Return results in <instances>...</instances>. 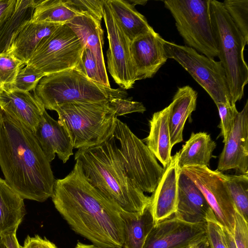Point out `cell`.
Instances as JSON below:
<instances>
[{
    "mask_svg": "<svg viewBox=\"0 0 248 248\" xmlns=\"http://www.w3.org/2000/svg\"><path fill=\"white\" fill-rule=\"evenodd\" d=\"M51 198L75 232L100 247L122 248V209L89 182L78 162L66 176L55 180Z\"/></svg>",
    "mask_w": 248,
    "mask_h": 248,
    "instance_id": "cell-1",
    "label": "cell"
},
{
    "mask_svg": "<svg viewBox=\"0 0 248 248\" xmlns=\"http://www.w3.org/2000/svg\"><path fill=\"white\" fill-rule=\"evenodd\" d=\"M0 167L5 180L24 199L44 202L55 179L34 133L0 111Z\"/></svg>",
    "mask_w": 248,
    "mask_h": 248,
    "instance_id": "cell-2",
    "label": "cell"
},
{
    "mask_svg": "<svg viewBox=\"0 0 248 248\" xmlns=\"http://www.w3.org/2000/svg\"><path fill=\"white\" fill-rule=\"evenodd\" d=\"M75 159L89 182L123 210L140 212L150 204V197L128 177L111 134L99 145L78 149Z\"/></svg>",
    "mask_w": 248,
    "mask_h": 248,
    "instance_id": "cell-3",
    "label": "cell"
},
{
    "mask_svg": "<svg viewBox=\"0 0 248 248\" xmlns=\"http://www.w3.org/2000/svg\"><path fill=\"white\" fill-rule=\"evenodd\" d=\"M33 94L46 109L50 110L66 104L93 103L126 96L124 91L92 80L76 67L43 77Z\"/></svg>",
    "mask_w": 248,
    "mask_h": 248,
    "instance_id": "cell-4",
    "label": "cell"
},
{
    "mask_svg": "<svg viewBox=\"0 0 248 248\" xmlns=\"http://www.w3.org/2000/svg\"><path fill=\"white\" fill-rule=\"evenodd\" d=\"M210 15L219 62L224 69L231 104L240 100L248 82L244 51L248 45L222 2L210 0Z\"/></svg>",
    "mask_w": 248,
    "mask_h": 248,
    "instance_id": "cell-5",
    "label": "cell"
},
{
    "mask_svg": "<svg viewBox=\"0 0 248 248\" xmlns=\"http://www.w3.org/2000/svg\"><path fill=\"white\" fill-rule=\"evenodd\" d=\"M58 121L67 130L74 148H90L105 141L115 124V112L108 100L64 104L55 110Z\"/></svg>",
    "mask_w": 248,
    "mask_h": 248,
    "instance_id": "cell-6",
    "label": "cell"
},
{
    "mask_svg": "<svg viewBox=\"0 0 248 248\" xmlns=\"http://www.w3.org/2000/svg\"><path fill=\"white\" fill-rule=\"evenodd\" d=\"M177 30L186 46L211 59L218 51L211 21L210 0H167Z\"/></svg>",
    "mask_w": 248,
    "mask_h": 248,
    "instance_id": "cell-7",
    "label": "cell"
},
{
    "mask_svg": "<svg viewBox=\"0 0 248 248\" xmlns=\"http://www.w3.org/2000/svg\"><path fill=\"white\" fill-rule=\"evenodd\" d=\"M111 135L130 179L143 192L152 193L164 171L144 142L117 118Z\"/></svg>",
    "mask_w": 248,
    "mask_h": 248,
    "instance_id": "cell-8",
    "label": "cell"
},
{
    "mask_svg": "<svg viewBox=\"0 0 248 248\" xmlns=\"http://www.w3.org/2000/svg\"><path fill=\"white\" fill-rule=\"evenodd\" d=\"M168 59L178 62L206 92L215 104L231 103L224 69L219 61H215L186 46L163 39Z\"/></svg>",
    "mask_w": 248,
    "mask_h": 248,
    "instance_id": "cell-9",
    "label": "cell"
},
{
    "mask_svg": "<svg viewBox=\"0 0 248 248\" xmlns=\"http://www.w3.org/2000/svg\"><path fill=\"white\" fill-rule=\"evenodd\" d=\"M84 46L73 30L62 24L41 43L26 65L45 76L73 68L78 65Z\"/></svg>",
    "mask_w": 248,
    "mask_h": 248,
    "instance_id": "cell-10",
    "label": "cell"
},
{
    "mask_svg": "<svg viewBox=\"0 0 248 248\" xmlns=\"http://www.w3.org/2000/svg\"><path fill=\"white\" fill-rule=\"evenodd\" d=\"M103 19L108 41L106 53L108 72L121 88L130 89L137 81L130 49L131 42L116 21L107 0H104Z\"/></svg>",
    "mask_w": 248,
    "mask_h": 248,
    "instance_id": "cell-11",
    "label": "cell"
},
{
    "mask_svg": "<svg viewBox=\"0 0 248 248\" xmlns=\"http://www.w3.org/2000/svg\"><path fill=\"white\" fill-rule=\"evenodd\" d=\"M180 171L190 178L200 189L217 220L232 234L235 208L219 171L205 166L185 167Z\"/></svg>",
    "mask_w": 248,
    "mask_h": 248,
    "instance_id": "cell-12",
    "label": "cell"
},
{
    "mask_svg": "<svg viewBox=\"0 0 248 248\" xmlns=\"http://www.w3.org/2000/svg\"><path fill=\"white\" fill-rule=\"evenodd\" d=\"M206 237V223H191L173 215L154 226L143 248H184Z\"/></svg>",
    "mask_w": 248,
    "mask_h": 248,
    "instance_id": "cell-13",
    "label": "cell"
},
{
    "mask_svg": "<svg viewBox=\"0 0 248 248\" xmlns=\"http://www.w3.org/2000/svg\"><path fill=\"white\" fill-rule=\"evenodd\" d=\"M234 170L248 173V100L238 112L233 128L220 155L217 169L222 172Z\"/></svg>",
    "mask_w": 248,
    "mask_h": 248,
    "instance_id": "cell-14",
    "label": "cell"
},
{
    "mask_svg": "<svg viewBox=\"0 0 248 248\" xmlns=\"http://www.w3.org/2000/svg\"><path fill=\"white\" fill-rule=\"evenodd\" d=\"M160 35L154 30L130 43V49L136 80L153 77L167 62Z\"/></svg>",
    "mask_w": 248,
    "mask_h": 248,
    "instance_id": "cell-15",
    "label": "cell"
},
{
    "mask_svg": "<svg viewBox=\"0 0 248 248\" xmlns=\"http://www.w3.org/2000/svg\"><path fill=\"white\" fill-rule=\"evenodd\" d=\"M178 152L164 168V171L150 197V208L155 225L172 217L177 210L178 180L180 169Z\"/></svg>",
    "mask_w": 248,
    "mask_h": 248,
    "instance_id": "cell-16",
    "label": "cell"
},
{
    "mask_svg": "<svg viewBox=\"0 0 248 248\" xmlns=\"http://www.w3.org/2000/svg\"><path fill=\"white\" fill-rule=\"evenodd\" d=\"M174 216L194 223H205L215 216L200 189L181 171L178 180L177 210Z\"/></svg>",
    "mask_w": 248,
    "mask_h": 248,
    "instance_id": "cell-17",
    "label": "cell"
},
{
    "mask_svg": "<svg viewBox=\"0 0 248 248\" xmlns=\"http://www.w3.org/2000/svg\"><path fill=\"white\" fill-rule=\"evenodd\" d=\"M34 135L49 162L57 154L63 163L73 155L71 139L64 126L44 112L41 120L34 132Z\"/></svg>",
    "mask_w": 248,
    "mask_h": 248,
    "instance_id": "cell-18",
    "label": "cell"
},
{
    "mask_svg": "<svg viewBox=\"0 0 248 248\" xmlns=\"http://www.w3.org/2000/svg\"><path fill=\"white\" fill-rule=\"evenodd\" d=\"M46 110L30 92L0 91V111L19 121L33 133Z\"/></svg>",
    "mask_w": 248,
    "mask_h": 248,
    "instance_id": "cell-19",
    "label": "cell"
},
{
    "mask_svg": "<svg viewBox=\"0 0 248 248\" xmlns=\"http://www.w3.org/2000/svg\"><path fill=\"white\" fill-rule=\"evenodd\" d=\"M197 95V93L189 86L179 87L169 105L168 122L172 147L183 141L185 124L196 109Z\"/></svg>",
    "mask_w": 248,
    "mask_h": 248,
    "instance_id": "cell-20",
    "label": "cell"
},
{
    "mask_svg": "<svg viewBox=\"0 0 248 248\" xmlns=\"http://www.w3.org/2000/svg\"><path fill=\"white\" fill-rule=\"evenodd\" d=\"M169 106L155 112L149 120L150 131L144 139L150 151L165 168L171 158L172 147L170 143L168 117Z\"/></svg>",
    "mask_w": 248,
    "mask_h": 248,
    "instance_id": "cell-21",
    "label": "cell"
},
{
    "mask_svg": "<svg viewBox=\"0 0 248 248\" xmlns=\"http://www.w3.org/2000/svg\"><path fill=\"white\" fill-rule=\"evenodd\" d=\"M24 200L0 177V237L16 232L27 213Z\"/></svg>",
    "mask_w": 248,
    "mask_h": 248,
    "instance_id": "cell-22",
    "label": "cell"
},
{
    "mask_svg": "<svg viewBox=\"0 0 248 248\" xmlns=\"http://www.w3.org/2000/svg\"><path fill=\"white\" fill-rule=\"evenodd\" d=\"M60 25L31 21L18 35L9 50L26 65L41 43Z\"/></svg>",
    "mask_w": 248,
    "mask_h": 248,
    "instance_id": "cell-23",
    "label": "cell"
},
{
    "mask_svg": "<svg viewBox=\"0 0 248 248\" xmlns=\"http://www.w3.org/2000/svg\"><path fill=\"white\" fill-rule=\"evenodd\" d=\"M217 144L210 134L205 132H192L189 139L178 152L180 169L190 166H209Z\"/></svg>",
    "mask_w": 248,
    "mask_h": 248,
    "instance_id": "cell-24",
    "label": "cell"
},
{
    "mask_svg": "<svg viewBox=\"0 0 248 248\" xmlns=\"http://www.w3.org/2000/svg\"><path fill=\"white\" fill-rule=\"evenodd\" d=\"M107 1L116 21L130 42L154 30L145 16L128 1L107 0Z\"/></svg>",
    "mask_w": 248,
    "mask_h": 248,
    "instance_id": "cell-25",
    "label": "cell"
},
{
    "mask_svg": "<svg viewBox=\"0 0 248 248\" xmlns=\"http://www.w3.org/2000/svg\"><path fill=\"white\" fill-rule=\"evenodd\" d=\"M124 226V241L122 248H143L145 241L155 226L150 204L142 212H121Z\"/></svg>",
    "mask_w": 248,
    "mask_h": 248,
    "instance_id": "cell-26",
    "label": "cell"
},
{
    "mask_svg": "<svg viewBox=\"0 0 248 248\" xmlns=\"http://www.w3.org/2000/svg\"><path fill=\"white\" fill-rule=\"evenodd\" d=\"M38 0H16L12 14L0 31V53L10 49L18 35L31 21Z\"/></svg>",
    "mask_w": 248,
    "mask_h": 248,
    "instance_id": "cell-27",
    "label": "cell"
},
{
    "mask_svg": "<svg viewBox=\"0 0 248 248\" xmlns=\"http://www.w3.org/2000/svg\"><path fill=\"white\" fill-rule=\"evenodd\" d=\"M90 49L99 63L106 67L103 52L104 31L101 22L93 18L77 16L66 23Z\"/></svg>",
    "mask_w": 248,
    "mask_h": 248,
    "instance_id": "cell-28",
    "label": "cell"
},
{
    "mask_svg": "<svg viewBox=\"0 0 248 248\" xmlns=\"http://www.w3.org/2000/svg\"><path fill=\"white\" fill-rule=\"evenodd\" d=\"M76 16L77 15L65 5L63 0H39L31 21L64 24Z\"/></svg>",
    "mask_w": 248,
    "mask_h": 248,
    "instance_id": "cell-29",
    "label": "cell"
},
{
    "mask_svg": "<svg viewBox=\"0 0 248 248\" xmlns=\"http://www.w3.org/2000/svg\"><path fill=\"white\" fill-rule=\"evenodd\" d=\"M232 201L235 211L248 221V173L226 174L219 171Z\"/></svg>",
    "mask_w": 248,
    "mask_h": 248,
    "instance_id": "cell-30",
    "label": "cell"
},
{
    "mask_svg": "<svg viewBox=\"0 0 248 248\" xmlns=\"http://www.w3.org/2000/svg\"><path fill=\"white\" fill-rule=\"evenodd\" d=\"M76 67L92 80L107 87H111L106 67L102 66L89 48L84 46Z\"/></svg>",
    "mask_w": 248,
    "mask_h": 248,
    "instance_id": "cell-31",
    "label": "cell"
},
{
    "mask_svg": "<svg viewBox=\"0 0 248 248\" xmlns=\"http://www.w3.org/2000/svg\"><path fill=\"white\" fill-rule=\"evenodd\" d=\"M25 65L11 51L0 53V91L11 86L19 71Z\"/></svg>",
    "mask_w": 248,
    "mask_h": 248,
    "instance_id": "cell-32",
    "label": "cell"
},
{
    "mask_svg": "<svg viewBox=\"0 0 248 248\" xmlns=\"http://www.w3.org/2000/svg\"><path fill=\"white\" fill-rule=\"evenodd\" d=\"M223 6L248 44V0H226Z\"/></svg>",
    "mask_w": 248,
    "mask_h": 248,
    "instance_id": "cell-33",
    "label": "cell"
},
{
    "mask_svg": "<svg viewBox=\"0 0 248 248\" xmlns=\"http://www.w3.org/2000/svg\"><path fill=\"white\" fill-rule=\"evenodd\" d=\"M105 0H63L65 5L77 16L91 17L101 22Z\"/></svg>",
    "mask_w": 248,
    "mask_h": 248,
    "instance_id": "cell-34",
    "label": "cell"
},
{
    "mask_svg": "<svg viewBox=\"0 0 248 248\" xmlns=\"http://www.w3.org/2000/svg\"><path fill=\"white\" fill-rule=\"evenodd\" d=\"M44 76L43 74L25 65L18 72L14 83L4 90L25 92L33 91L40 79Z\"/></svg>",
    "mask_w": 248,
    "mask_h": 248,
    "instance_id": "cell-35",
    "label": "cell"
},
{
    "mask_svg": "<svg viewBox=\"0 0 248 248\" xmlns=\"http://www.w3.org/2000/svg\"><path fill=\"white\" fill-rule=\"evenodd\" d=\"M220 119L218 127L224 143L230 135L238 113L235 104L218 103L216 104Z\"/></svg>",
    "mask_w": 248,
    "mask_h": 248,
    "instance_id": "cell-36",
    "label": "cell"
},
{
    "mask_svg": "<svg viewBox=\"0 0 248 248\" xmlns=\"http://www.w3.org/2000/svg\"><path fill=\"white\" fill-rule=\"evenodd\" d=\"M206 226V236L211 248H227L223 227L215 216L207 220Z\"/></svg>",
    "mask_w": 248,
    "mask_h": 248,
    "instance_id": "cell-37",
    "label": "cell"
},
{
    "mask_svg": "<svg viewBox=\"0 0 248 248\" xmlns=\"http://www.w3.org/2000/svg\"><path fill=\"white\" fill-rule=\"evenodd\" d=\"M108 102L116 117L133 112L143 113L146 111L142 103L132 101L130 98H116L110 99Z\"/></svg>",
    "mask_w": 248,
    "mask_h": 248,
    "instance_id": "cell-38",
    "label": "cell"
},
{
    "mask_svg": "<svg viewBox=\"0 0 248 248\" xmlns=\"http://www.w3.org/2000/svg\"><path fill=\"white\" fill-rule=\"evenodd\" d=\"M232 235L236 248H248V223L236 211Z\"/></svg>",
    "mask_w": 248,
    "mask_h": 248,
    "instance_id": "cell-39",
    "label": "cell"
},
{
    "mask_svg": "<svg viewBox=\"0 0 248 248\" xmlns=\"http://www.w3.org/2000/svg\"><path fill=\"white\" fill-rule=\"evenodd\" d=\"M22 248H58L52 242L46 237L42 238L39 235L34 236L28 235L25 239Z\"/></svg>",
    "mask_w": 248,
    "mask_h": 248,
    "instance_id": "cell-40",
    "label": "cell"
},
{
    "mask_svg": "<svg viewBox=\"0 0 248 248\" xmlns=\"http://www.w3.org/2000/svg\"><path fill=\"white\" fill-rule=\"evenodd\" d=\"M16 0H0V31L12 14Z\"/></svg>",
    "mask_w": 248,
    "mask_h": 248,
    "instance_id": "cell-41",
    "label": "cell"
},
{
    "mask_svg": "<svg viewBox=\"0 0 248 248\" xmlns=\"http://www.w3.org/2000/svg\"><path fill=\"white\" fill-rule=\"evenodd\" d=\"M16 232H12L4 234L0 238L7 248H22L17 239Z\"/></svg>",
    "mask_w": 248,
    "mask_h": 248,
    "instance_id": "cell-42",
    "label": "cell"
},
{
    "mask_svg": "<svg viewBox=\"0 0 248 248\" xmlns=\"http://www.w3.org/2000/svg\"><path fill=\"white\" fill-rule=\"evenodd\" d=\"M223 230L227 248H236L232 234L226 228Z\"/></svg>",
    "mask_w": 248,
    "mask_h": 248,
    "instance_id": "cell-43",
    "label": "cell"
},
{
    "mask_svg": "<svg viewBox=\"0 0 248 248\" xmlns=\"http://www.w3.org/2000/svg\"><path fill=\"white\" fill-rule=\"evenodd\" d=\"M75 248H104L94 244H85L78 242Z\"/></svg>",
    "mask_w": 248,
    "mask_h": 248,
    "instance_id": "cell-44",
    "label": "cell"
},
{
    "mask_svg": "<svg viewBox=\"0 0 248 248\" xmlns=\"http://www.w3.org/2000/svg\"><path fill=\"white\" fill-rule=\"evenodd\" d=\"M196 248H211L207 236L199 243Z\"/></svg>",
    "mask_w": 248,
    "mask_h": 248,
    "instance_id": "cell-45",
    "label": "cell"
},
{
    "mask_svg": "<svg viewBox=\"0 0 248 248\" xmlns=\"http://www.w3.org/2000/svg\"><path fill=\"white\" fill-rule=\"evenodd\" d=\"M130 2H131V4L135 6L137 4H141L143 5L145 4L147 1H143V0H130Z\"/></svg>",
    "mask_w": 248,
    "mask_h": 248,
    "instance_id": "cell-46",
    "label": "cell"
},
{
    "mask_svg": "<svg viewBox=\"0 0 248 248\" xmlns=\"http://www.w3.org/2000/svg\"><path fill=\"white\" fill-rule=\"evenodd\" d=\"M204 239V238H203ZM198 241V242H195L194 243H193L188 246H187L186 247H185L184 248H197V246L198 245V244H199V243L201 241Z\"/></svg>",
    "mask_w": 248,
    "mask_h": 248,
    "instance_id": "cell-47",
    "label": "cell"
},
{
    "mask_svg": "<svg viewBox=\"0 0 248 248\" xmlns=\"http://www.w3.org/2000/svg\"><path fill=\"white\" fill-rule=\"evenodd\" d=\"M0 248H7L6 246L4 244V243L2 241L0 237Z\"/></svg>",
    "mask_w": 248,
    "mask_h": 248,
    "instance_id": "cell-48",
    "label": "cell"
}]
</instances>
